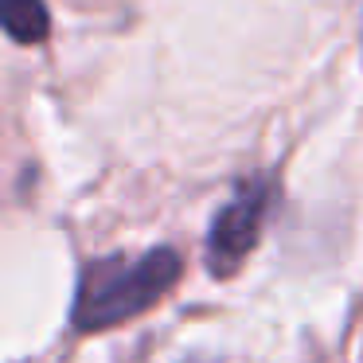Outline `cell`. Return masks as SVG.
<instances>
[{
    "label": "cell",
    "instance_id": "1",
    "mask_svg": "<svg viewBox=\"0 0 363 363\" xmlns=\"http://www.w3.org/2000/svg\"><path fill=\"white\" fill-rule=\"evenodd\" d=\"M184 274V258L172 246H157L137 258L110 254V258L86 262L74 289L71 320L79 332H106L133 316L149 313L157 301L172 293Z\"/></svg>",
    "mask_w": 363,
    "mask_h": 363
},
{
    "label": "cell",
    "instance_id": "2",
    "mask_svg": "<svg viewBox=\"0 0 363 363\" xmlns=\"http://www.w3.org/2000/svg\"><path fill=\"white\" fill-rule=\"evenodd\" d=\"M269 196H274V184L262 176V180H250L238 188V196L230 199L227 207H219V215L211 219V230H207V269L215 277H230L250 250L262 238V223H266L269 211Z\"/></svg>",
    "mask_w": 363,
    "mask_h": 363
},
{
    "label": "cell",
    "instance_id": "3",
    "mask_svg": "<svg viewBox=\"0 0 363 363\" xmlns=\"http://www.w3.org/2000/svg\"><path fill=\"white\" fill-rule=\"evenodd\" d=\"M4 32L16 43H43L51 32V16L43 0H4Z\"/></svg>",
    "mask_w": 363,
    "mask_h": 363
},
{
    "label": "cell",
    "instance_id": "4",
    "mask_svg": "<svg viewBox=\"0 0 363 363\" xmlns=\"http://www.w3.org/2000/svg\"><path fill=\"white\" fill-rule=\"evenodd\" d=\"M184 363H215L211 355H191V359H184Z\"/></svg>",
    "mask_w": 363,
    "mask_h": 363
}]
</instances>
